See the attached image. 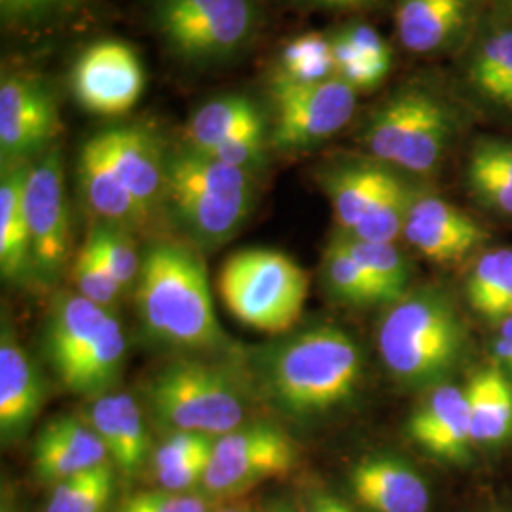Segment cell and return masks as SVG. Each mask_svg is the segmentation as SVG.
<instances>
[{"instance_id":"6da1fadb","label":"cell","mask_w":512,"mask_h":512,"mask_svg":"<svg viewBox=\"0 0 512 512\" xmlns=\"http://www.w3.org/2000/svg\"><path fill=\"white\" fill-rule=\"evenodd\" d=\"M478 120L448 69H427L385 93L359 128L366 156L425 184L465 148Z\"/></svg>"},{"instance_id":"7a4b0ae2","label":"cell","mask_w":512,"mask_h":512,"mask_svg":"<svg viewBox=\"0 0 512 512\" xmlns=\"http://www.w3.org/2000/svg\"><path fill=\"white\" fill-rule=\"evenodd\" d=\"M243 370L251 393L279 416L313 421L357 395L365 359L349 332L317 325L249 349Z\"/></svg>"},{"instance_id":"3957f363","label":"cell","mask_w":512,"mask_h":512,"mask_svg":"<svg viewBox=\"0 0 512 512\" xmlns=\"http://www.w3.org/2000/svg\"><path fill=\"white\" fill-rule=\"evenodd\" d=\"M137 311L148 336L169 348L217 351L219 325L202 256L179 241H156L141 258Z\"/></svg>"},{"instance_id":"277c9868","label":"cell","mask_w":512,"mask_h":512,"mask_svg":"<svg viewBox=\"0 0 512 512\" xmlns=\"http://www.w3.org/2000/svg\"><path fill=\"white\" fill-rule=\"evenodd\" d=\"M467 346L456 300L440 287L408 291L389 304L378 327V351L404 389H433L458 368Z\"/></svg>"},{"instance_id":"5b68a950","label":"cell","mask_w":512,"mask_h":512,"mask_svg":"<svg viewBox=\"0 0 512 512\" xmlns=\"http://www.w3.org/2000/svg\"><path fill=\"white\" fill-rule=\"evenodd\" d=\"M162 200L192 241L217 247L249 219L255 192L247 171L184 147L165 156Z\"/></svg>"},{"instance_id":"8992f818","label":"cell","mask_w":512,"mask_h":512,"mask_svg":"<svg viewBox=\"0 0 512 512\" xmlns=\"http://www.w3.org/2000/svg\"><path fill=\"white\" fill-rule=\"evenodd\" d=\"M251 393L245 370L183 357L156 370L147 384L152 418L171 433L222 437L245 423Z\"/></svg>"},{"instance_id":"52a82bcc","label":"cell","mask_w":512,"mask_h":512,"mask_svg":"<svg viewBox=\"0 0 512 512\" xmlns=\"http://www.w3.org/2000/svg\"><path fill=\"white\" fill-rule=\"evenodd\" d=\"M310 279L289 255L275 249H245L219 272L224 306L243 325L266 334L289 332L300 319Z\"/></svg>"},{"instance_id":"ba28073f","label":"cell","mask_w":512,"mask_h":512,"mask_svg":"<svg viewBox=\"0 0 512 512\" xmlns=\"http://www.w3.org/2000/svg\"><path fill=\"white\" fill-rule=\"evenodd\" d=\"M446 69L478 126L512 135V10L488 0L473 37Z\"/></svg>"},{"instance_id":"9c48e42d","label":"cell","mask_w":512,"mask_h":512,"mask_svg":"<svg viewBox=\"0 0 512 512\" xmlns=\"http://www.w3.org/2000/svg\"><path fill=\"white\" fill-rule=\"evenodd\" d=\"M169 50L188 63H220L245 50L258 27L255 0H152Z\"/></svg>"},{"instance_id":"30bf717a","label":"cell","mask_w":512,"mask_h":512,"mask_svg":"<svg viewBox=\"0 0 512 512\" xmlns=\"http://www.w3.org/2000/svg\"><path fill=\"white\" fill-rule=\"evenodd\" d=\"M298 450L291 435L270 421L243 423L215 440L203 486L217 495H238L285 476Z\"/></svg>"},{"instance_id":"8fae6325","label":"cell","mask_w":512,"mask_h":512,"mask_svg":"<svg viewBox=\"0 0 512 512\" xmlns=\"http://www.w3.org/2000/svg\"><path fill=\"white\" fill-rule=\"evenodd\" d=\"M272 99L270 143L277 150H304L348 128L357 112L359 93L334 76L310 86L272 82Z\"/></svg>"},{"instance_id":"7c38bea8","label":"cell","mask_w":512,"mask_h":512,"mask_svg":"<svg viewBox=\"0 0 512 512\" xmlns=\"http://www.w3.org/2000/svg\"><path fill=\"white\" fill-rule=\"evenodd\" d=\"M23 205L31 236L33 270L40 279L54 283L65 268L71 234L59 148H48L37 164L29 167Z\"/></svg>"},{"instance_id":"4fadbf2b","label":"cell","mask_w":512,"mask_h":512,"mask_svg":"<svg viewBox=\"0 0 512 512\" xmlns=\"http://www.w3.org/2000/svg\"><path fill=\"white\" fill-rule=\"evenodd\" d=\"M186 141L196 152L251 173L264 162L266 122L249 97L222 95L194 112Z\"/></svg>"},{"instance_id":"5bb4252c","label":"cell","mask_w":512,"mask_h":512,"mask_svg":"<svg viewBox=\"0 0 512 512\" xmlns=\"http://www.w3.org/2000/svg\"><path fill=\"white\" fill-rule=\"evenodd\" d=\"M71 86L80 107L99 116H122L145 92V69L120 40H99L76 57Z\"/></svg>"},{"instance_id":"9a60e30c","label":"cell","mask_w":512,"mask_h":512,"mask_svg":"<svg viewBox=\"0 0 512 512\" xmlns=\"http://www.w3.org/2000/svg\"><path fill=\"white\" fill-rule=\"evenodd\" d=\"M488 0H393L395 35L404 52L454 59L473 37Z\"/></svg>"},{"instance_id":"2e32d148","label":"cell","mask_w":512,"mask_h":512,"mask_svg":"<svg viewBox=\"0 0 512 512\" xmlns=\"http://www.w3.org/2000/svg\"><path fill=\"white\" fill-rule=\"evenodd\" d=\"M403 238L435 264H458L482 249L488 232L465 209L420 184L406 215Z\"/></svg>"},{"instance_id":"e0dca14e","label":"cell","mask_w":512,"mask_h":512,"mask_svg":"<svg viewBox=\"0 0 512 512\" xmlns=\"http://www.w3.org/2000/svg\"><path fill=\"white\" fill-rule=\"evenodd\" d=\"M59 131L54 97L35 78L6 74L0 84V154L2 162L46 152Z\"/></svg>"},{"instance_id":"ac0fdd59","label":"cell","mask_w":512,"mask_h":512,"mask_svg":"<svg viewBox=\"0 0 512 512\" xmlns=\"http://www.w3.org/2000/svg\"><path fill=\"white\" fill-rule=\"evenodd\" d=\"M406 433L429 456L463 465L475 446L465 387L442 384L429 389V395L412 412Z\"/></svg>"},{"instance_id":"d6986e66","label":"cell","mask_w":512,"mask_h":512,"mask_svg":"<svg viewBox=\"0 0 512 512\" xmlns=\"http://www.w3.org/2000/svg\"><path fill=\"white\" fill-rule=\"evenodd\" d=\"M46 380L4 319L0 334V439L12 444L27 435L46 403Z\"/></svg>"},{"instance_id":"ffe728a7","label":"cell","mask_w":512,"mask_h":512,"mask_svg":"<svg viewBox=\"0 0 512 512\" xmlns=\"http://www.w3.org/2000/svg\"><path fill=\"white\" fill-rule=\"evenodd\" d=\"M404 177L397 169L363 154L327 165L319 181L332 205L338 230L351 234Z\"/></svg>"},{"instance_id":"44dd1931","label":"cell","mask_w":512,"mask_h":512,"mask_svg":"<svg viewBox=\"0 0 512 512\" xmlns=\"http://www.w3.org/2000/svg\"><path fill=\"white\" fill-rule=\"evenodd\" d=\"M349 490L372 512H427L431 494L425 478L391 454L366 456L349 471Z\"/></svg>"},{"instance_id":"7402d4cb","label":"cell","mask_w":512,"mask_h":512,"mask_svg":"<svg viewBox=\"0 0 512 512\" xmlns=\"http://www.w3.org/2000/svg\"><path fill=\"white\" fill-rule=\"evenodd\" d=\"M461 181L484 213L512 219V135L478 131L463 148Z\"/></svg>"},{"instance_id":"603a6c76","label":"cell","mask_w":512,"mask_h":512,"mask_svg":"<svg viewBox=\"0 0 512 512\" xmlns=\"http://www.w3.org/2000/svg\"><path fill=\"white\" fill-rule=\"evenodd\" d=\"M109 450L88 421L63 416L48 421L33 446V469L44 482L59 484L107 463Z\"/></svg>"},{"instance_id":"cb8c5ba5","label":"cell","mask_w":512,"mask_h":512,"mask_svg":"<svg viewBox=\"0 0 512 512\" xmlns=\"http://www.w3.org/2000/svg\"><path fill=\"white\" fill-rule=\"evenodd\" d=\"M107 156L147 219L164 198L165 156L156 139L143 128L99 131Z\"/></svg>"},{"instance_id":"d4e9b609","label":"cell","mask_w":512,"mask_h":512,"mask_svg":"<svg viewBox=\"0 0 512 512\" xmlns=\"http://www.w3.org/2000/svg\"><path fill=\"white\" fill-rule=\"evenodd\" d=\"M110 311L92 300L71 294L54 304L44 325V355L63 385L74 368L92 348L97 334L109 319Z\"/></svg>"},{"instance_id":"484cf974","label":"cell","mask_w":512,"mask_h":512,"mask_svg":"<svg viewBox=\"0 0 512 512\" xmlns=\"http://www.w3.org/2000/svg\"><path fill=\"white\" fill-rule=\"evenodd\" d=\"M336 78L355 92L372 93L384 86L393 71V46L382 33L361 19H351L332 35Z\"/></svg>"},{"instance_id":"4316f807","label":"cell","mask_w":512,"mask_h":512,"mask_svg":"<svg viewBox=\"0 0 512 512\" xmlns=\"http://www.w3.org/2000/svg\"><path fill=\"white\" fill-rule=\"evenodd\" d=\"M88 423L105 442L110 458L124 475H133L147 458L148 437L143 412L129 393L110 391L93 401Z\"/></svg>"},{"instance_id":"83f0119b","label":"cell","mask_w":512,"mask_h":512,"mask_svg":"<svg viewBox=\"0 0 512 512\" xmlns=\"http://www.w3.org/2000/svg\"><path fill=\"white\" fill-rule=\"evenodd\" d=\"M78 183L86 203L101 222L128 228L145 220L139 205L110 164L99 133L80 150Z\"/></svg>"},{"instance_id":"f1b7e54d","label":"cell","mask_w":512,"mask_h":512,"mask_svg":"<svg viewBox=\"0 0 512 512\" xmlns=\"http://www.w3.org/2000/svg\"><path fill=\"white\" fill-rule=\"evenodd\" d=\"M31 165L4 164L0 181V272L6 281H21L33 270L31 236L25 217V184Z\"/></svg>"},{"instance_id":"f546056e","label":"cell","mask_w":512,"mask_h":512,"mask_svg":"<svg viewBox=\"0 0 512 512\" xmlns=\"http://www.w3.org/2000/svg\"><path fill=\"white\" fill-rule=\"evenodd\" d=\"M473 442L497 446L512 435L511 376L494 363L476 370L465 385Z\"/></svg>"},{"instance_id":"4dcf8cb0","label":"cell","mask_w":512,"mask_h":512,"mask_svg":"<svg viewBox=\"0 0 512 512\" xmlns=\"http://www.w3.org/2000/svg\"><path fill=\"white\" fill-rule=\"evenodd\" d=\"M126 359V334L110 313L92 348L74 368L63 387L82 397H103L118 384Z\"/></svg>"},{"instance_id":"1f68e13d","label":"cell","mask_w":512,"mask_h":512,"mask_svg":"<svg viewBox=\"0 0 512 512\" xmlns=\"http://www.w3.org/2000/svg\"><path fill=\"white\" fill-rule=\"evenodd\" d=\"M321 274L325 287L332 298L355 308H365L374 304H391V298L376 285V281L366 274L361 264L349 255L346 247L332 236L323 253Z\"/></svg>"},{"instance_id":"d6a6232c","label":"cell","mask_w":512,"mask_h":512,"mask_svg":"<svg viewBox=\"0 0 512 512\" xmlns=\"http://www.w3.org/2000/svg\"><path fill=\"white\" fill-rule=\"evenodd\" d=\"M336 76L332 37L325 33H304L293 38L281 52L272 82L310 86Z\"/></svg>"},{"instance_id":"836d02e7","label":"cell","mask_w":512,"mask_h":512,"mask_svg":"<svg viewBox=\"0 0 512 512\" xmlns=\"http://www.w3.org/2000/svg\"><path fill=\"white\" fill-rule=\"evenodd\" d=\"M334 236L346 247L349 255L361 264L366 274L376 281V285L391 298V304L408 293L412 266L395 247V243L365 241L340 230Z\"/></svg>"},{"instance_id":"e575fe53","label":"cell","mask_w":512,"mask_h":512,"mask_svg":"<svg viewBox=\"0 0 512 512\" xmlns=\"http://www.w3.org/2000/svg\"><path fill=\"white\" fill-rule=\"evenodd\" d=\"M114 492V469L109 461L55 484L46 512H103Z\"/></svg>"},{"instance_id":"d590c367","label":"cell","mask_w":512,"mask_h":512,"mask_svg":"<svg viewBox=\"0 0 512 512\" xmlns=\"http://www.w3.org/2000/svg\"><path fill=\"white\" fill-rule=\"evenodd\" d=\"M73 279L78 294L109 310L124 293V287L116 281L109 266L99 255L97 247L90 239L82 245L80 253L74 258Z\"/></svg>"},{"instance_id":"8d00e7d4","label":"cell","mask_w":512,"mask_h":512,"mask_svg":"<svg viewBox=\"0 0 512 512\" xmlns=\"http://www.w3.org/2000/svg\"><path fill=\"white\" fill-rule=\"evenodd\" d=\"M88 239L97 247L99 255L124 289L137 283L141 272V258L137 255L133 239L129 238L128 232L122 226L99 222L93 226Z\"/></svg>"},{"instance_id":"74e56055","label":"cell","mask_w":512,"mask_h":512,"mask_svg":"<svg viewBox=\"0 0 512 512\" xmlns=\"http://www.w3.org/2000/svg\"><path fill=\"white\" fill-rule=\"evenodd\" d=\"M511 251L512 249L507 247L484 251L476 258L471 268V274L465 285L467 302L482 317L494 302L495 293L501 283V277L505 274Z\"/></svg>"},{"instance_id":"f35d334b","label":"cell","mask_w":512,"mask_h":512,"mask_svg":"<svg viewBox=\"0 0 512 512\" xmlns=\"http://www.w3.org/2000/svg\"><path fill=\"white\" fill-rule=\"evenodd\" d=\"M217 437L200 435V433H171L167 439L156 448L152 456L154 471L169 469L181 465L184 461L207 456L213 452Z\"/></svg>"},{"instance_id":"ab89813d","label":"cell","mask_w":512,"mask_h":512,"mask_svg":"<svg viewBox=\"0 0 512 512\" xmlns=\"http://www.w3.org/2000/svg\"><path fill=\"white\" fill-rule=\"evenodd\" d=\"M118 512H209V507L200 495L152 492L131 495Z\"/></svg>"},{"instance_id":"60d3db41","label":"cell","mask_w":512,"mask_h":512,"mask_svg":"<svg viewBox=\"0 0 512 512\" xmlns=\"http://www.w3.org/2000/svg\"><path fill=\"white\" fill-rule=\"evenodd\" d=\"M211 454L190 459V461H184L181 465H175V467H169V469L154 471L158 484L164 486L167 492H181V490H186V488H192L198 482H203V476H205V471H207Z\"/></svg>"},{"instance_id":"b9f144b4","label":"cell","mask_w":512,"mask_h":512,"mask_svg":"<svg viewBox=\"0 0 512 512\" xmlns=\"http://www.w3.org/2000/svg\"><path fill=\"white\" fill-rule=\"evenodd\" d=\"M484 317L488 321H494L497 325L501 321L512 317V251L511 256H509V262H507V268H505V274L501 277V283L497 287L494 302H492V306L488 308V311L484 313Z\"/></svg>"},{"instance_id":"7bdbcfd3","label":"cell","mask_w":512,"mask_h":512,"mask_svg":"<svg viewBox=\"0 0 512 512\" xmlns=\"http://www.w3.org/2000/svg\"><path fill=\"white\" fill-rule=\"evenodd\" d=\"M495 363L512 376V317L499 323V334L495 340Z\"/></svg>"},{"instance_id":"ee69618b","label":"cell","mask_w":512,"mask_h":512,"mask_svg":"<svg viewBox=\"0 0 512 512\" xmlns=\"http://www.w3.org/2000/svg\"><path fill=\"white\" fill-rule=\"evenodd\" d=\"M71 0H0L2 12L6 16H27V14H37L42 10L54 8L59 4H67Z\"/></svg>"},{"instance_id":"f6af8a7d","label":"cell","mask_w":512,"mask_h":512,"mask_svg":"<svg viewBox=\"0 0 512 512\" xmlns=\"http://www.w3.org/2000/svg\"><path fill=\"white\" fill-rule=\"evenodd\" d=\"M304 6H313V8H325V10H344V12H357V10H366L380 0H296Z\"/></svg>"},{"instance_id":"bcb514c9","label":"cell","mask_w":512,"mask_h":512,"mask_svg":"<svg viewBox=\"0 0 512 512\" xmlns=\"http://www.w3.org/2000/svg\"><path fill=\"white\" fill-rule=\"evenodd\" d=\"M304 512H353L351 507L346 505L342 499L334 497V495H319L315 499H311L308 509Z\"/></svg>"},{"instance_id":"7dc6e473","label":"cell","mask_w":512,"mask_h":512,"mask_svg":"<svg viewBox=\"0 0 512 512\" xmlns=\"http://www.w3.org/2000/svg\"><path fill=\"white\" fill-rule=\"evenodd\" d=\"M0 512H19L18 501H16V495L14 492L4 486L2 488V501H0Z\"/></svg>"},{"instance_id":"c3c4849f","label":"cell","mask_w":512,"mask_h":512,"mask_svg":"<svg viewBox=\"0 0 512 512\" xmlns=\"http://www.w3.org/2000/svg\"><path fill=\"white\" fill-rule=\"evenodd\" d=\"M490 2H494V4H499V6H505V8L512 10V0H490Z\"/></svg>"},{"instance_id":"681fc988","label":"cell","mask_w":512,"mask_h":512,"mask_svg":"<svg viewBox=\"0 0 512 512\" xmlns=\"http://www.w3.org/2000/svg\"><path fill=\"white\" fill-rule=\"evenodd\" d=\"M272 512H293L291 509H287V507H277V509H274Z\"/></svg>"},{"instance_id":"f907efd6","label":"cell","mask_w":512,"mask_h":512,"mask_svg":"<svg viewBox=\"0 0 512 512\" xmlns=\"http://www.w3.org/2000/svg\"><path fill=\"white\" fill-rule=\"evenodd\" d=\"M226 512H239V511H226Z\"/></svg>"}]
</instances>
